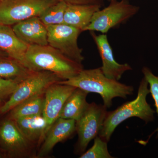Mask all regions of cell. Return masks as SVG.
Listing matches in <instances>:
<instances>
[{
	"label": "cell",
	"instance_id": "obj_1",
	"mask_svg": "<svg viewBox=\"0 0 158 158\" xmlns=\"http://www.w3.org/2000/svg\"><path fill=\"white\" fill-rule=\"evenodd\" d=\"M59 83L80 88L88 93L98 94L107 108L111 107L113 100L115 98H126L129 95H132L135 90L132 86L107 77L100 67L83 69L76 76Z\"/></svg>",
	"mask_w": 158,
	"mask_h": 158
},
{
	"label": "cell",
	"instance_id": "obj_2",
	"mask_svg": "<svg viewBox=\"0 0 158 158\" xmlns=\"http://www.w3.org/2000/svg\"><path fill=\"white\" fill-rule=\"evenodd\" d=\"M25 61L31 70L51 72L63 81L76 76L84 69L82 63L69 59L48 44L29 46Z\"/></svg>",
	"mask_w": 158,
	"mask_h": 158
},
{
	"label": "cell",
	"instance_id": "obj_3",
	"mask_svg": "<svg viewBox=\"0 0 158 158\" xmlns=\"http://www.w3.org/2000/svg\"><path fill=\"white\" fill-rule=\"evenodd\" d=\"M148 85L147 80L143 78L140 82L138 95L135 99L125 103L114 111L107 112L98 135L103 140L109 142L117 126L128 118L138 117L146 123L153 120L155 111L146 101L147 95L150 93Z\"/></svg>",
	"mask_w": 158,
	"mask_h": 158
},
{
	"label": "cell",
	"instance_id": "obj_4",
	"mask_svg": "<svg viewBox=\"0 0 158 158\" xmlns=\"http://www.w3.org/2000/svg\"><path fill=\"white\" fill-rule=\"evenodd\" d=\"M61 81L62 79L51 72H33L18 84L9 100L0 107V113H8L23 102L45 94L50 86Z\"/></svg>",
	"mask_w": 158,
	"mask_h": 158
},
{
	"label": "cell",
	"instance_id": "obj_5",
	"mask_svg": "<svg viewBox=\"0 0 158 158\" xmlns=\"http://www.w3.org/2000/svg\"><path fill=\"white\" fill-rule=\"evenodd\" d=\"M109 6L97 11L84 31L99 32L106 34L113 28L121 24L135 15L140 7L127 0H111Z\"/></svg>",
	"mask_w": 158,
	"mask_h": 158
},
{
	"label": "cell",
	"instance_id": "obj_6",
	"mask_svg": "<svg viewBox=\"0 0 158 158\" xmlns=\"http://www.w3.org/2000/svg\"><path fill=\"white\" fill-rule=\"evenodd\" d=\"M59 0H2L0 24L13 26L32 17L39 16Z\"/></svg>",
	"mask_w": 158,
	"mask_h": 158
},
{
	"label": "cell",
	"instance_id": "obj_7",
	"mask_svg": "<svg viewBox=\"0 0 158 158\" xmlns=\"http://www.w3.org/2000/svg\"><path fill=\"white\" fill-rule=\"evenodd\" d=\"M104 105L92 102L88 106L76 122L78 135L76 149L77 154H83L91 140L98 135L107 113Z\"/></svg>",
	"mask_w": 158,
	"mask_h": 158
},
{
	"label": "cell",
	"instance_id": "obj_8",
	"mask_svg": "<svg viewBox=\"0 0 158 158\" xmlns=\"http://www.w3.org/2000/svg\"><path fill=\"white\" fill-rule=\"evenodd\" d=\"M48 45L75 62L82 63L84 60L82 49L78 44V38L82 31L65 24L46 26Z\"/></svg>",
	"mask_w": 158,
	"mask_h": 158
},
{
	"label": "cell",
	"instance_id": "obj_9",
	"mask_svg": "<svg viewBox=\"0 0 158 158\" xmlns=\"http://www.w3.org/2000/svg\"><path fill=\"white\" fill-rule=\"evenodd\" d=\"M59 82L50 86L44 94L42 116L46 122V135L52 125L59 118L66 100L77 88Z\"/></svg>",
	"mask_w": 158,
	"mask_h": 158
},
{
	"label": "cell",
	"instance_id": "obj_10",
	"mask_svg": "<svg viewBox=\"0 0 158 158\" xmlns=\"http://www.w3.org/2000/svg\"><path fill=\"white\" fill-rule=\"evenodd\" d=\"M90 33L102 59L100 68L105 76L118 81L126 72L132 69L127 63L119 64L116 62L106 34L97 35L94 31H90Z\"/></svg>",
	"mask_w": 158,
	"mask_h": 158
},
{
	"label": "cell",
	"instance_id": "obj_11",
	"mask_svg": "<svg viewBox=\"0 0 158 158\" xmlns=\"http://www.w3.org/2000/svg\"><path fill=\"white\" fill-rule=\"evenodd\" d=\"M0 143L9 155L15 156L27 155L31 144L23 135L15 121L10 118L0 126Z\"/></svg>",
	"mask_w": 158,
	"mask_h": 158
},
{
	"label": "cell",
	"instance_id": "obj_12",
	"mask_svg": "<svg viewBox=\"0 0 158 158\" xmlns=\"http://www.w3.org/2000/svg\"><path fill=\"white\" fill-rule=\"evenodd\" d=\"M12 28L17 37L27 45L48 44L46 26L38 16L17 23Z\"/></svg>",
	"mask_w": 158,
	"mask_h": 158
},
{
	"label": "cell",
	"instance_id": "obj_13",
	"mask_svg": "<svg viewBox=\"0 0 158 158\" xmlns=\"http://www.w3.org/2000/svg\"><path fill=\"white\" fill-rule=\"evenodd\" d=\"M76 120L59 118L50 128L42 142L37 157L47 155L56 144L68 139L76 131Z\"/></svg>",
	"mask_w": 158,
	"mask_h": 158
},
{
	"label": "cell",
	"instance_id": "obj_14",
	"mask_svg": "<svg viewBox=\"0 0 158 158\" xmlns=\"http://www.w3.org/2000/svg\"><path fill=\"white\" fill-rule=\"evenodd\" d=\"M28 46L17 37L11 26L0 24L1 50L26 66L25 56Z\"/></svg>",
	"mask_w": 158,
	"mask_h": 158
},
{
	"label": "cell",
	"instance_id": "obj_15",
	"mask_svg": "<svg viewBox=\"0 0 158 158\" xmlns=\"http://www.w3.org/2000/svg\"><path fill=\"white\" fill-rule=\"evenodd\" d=\"M99 5H73L67 4L64 24L84 31L89 25L94 15L101 8Z\"/></svg>",
	"mask_w": 158,
	"mask_h": 158
},
{
	"label": "cell",
	"instance_id": "obj_16",
	"mask_svg": "<svg viewBox=\"0 0 158 158\" xmlns=\"http://www.w3.org/2000/svg\"><path fill=\"white\" fill-rule=\"evenodd\" d=\"M15 121L23 135L31 143L43 142L46 135L47 123L42 115L23 117Z\"/></svg>",
	"mask_w": 158,
	"mask_h": 158
},
{
	"label": "cell",
	"instance_id": "obj_17",
	"mask_svg": "<svg viewBox=\"0 0 158 158\" xmlns=\"http://www.w3.org/2000/svg\"><path fill=\"white\" fill-rule=\"evenodd\" d=\"M88 92L76 88L65 101L59 118L77 120L88 105L86 101Z\"/></svg>",
	"mask_w": 158,
	"mask_h": 158
},
{
	"label": "cell",
	"instance_id": "obj_18",
	"mask_svg": "<svg viewBox=\"0 0 158 158\" xmlns=\"http://www.w3.org/2000/svg\"><path fill=\"white\" fill-rule=\"evenodd\" d=\"M35 71L31 70L16 59L0 56V77L21 82Z\"/></svg>",
	"mask_w": 158,
	"mask_h": 158
},
{
	"label": "cell",
	"instance_id": "obj_19",
	"mask_svg": "<svg viewBox=\"0 0 158 158\" xmlns=\"http://www.w3.org/2000/svg\"><path fill=\"white\" fill-rule=\"evenodd\" d=\"M45 94L27 100L18 105L10 111L9 118L15 120L27 116L42 115Z\"/></svg>",
	"mask_w": 158,
	"mask_h": 158
},
{
	"label": "cell",
	"instance_id": "obj_20",
	"mask_svg": "<svg viewBox=\"0 0 158 158\" xmlns=\"http://www.w3.org/2000/svg\"><path fill=\"white\" fill-rule=\"evenodd\" d=\"M67 3L64 0L57 2L48 8L39 17L46 26L64 24V17Z\"/></svg>",
	"mask_w": 158,
	"mask_h": 158
},
{
	"label": "cell",
	"instance_id": "obj_21",
	"mask_svg": "<svg viewBox=\"0 0 158 158\" xmlns=\"http://www.w3.org/2000/svg\"><path fill=\"white\" fill-rule=\"evenodd\" d=\"M108 142L103 140L98 135L94 138L92 147L86 152L83 153L80 158H113L108 149Z\"/></svg>",
	"mask_w": 158,
	"mask_h": 158
},
{
	"label": "cell",
	"instance_id": "obj_22",
	"mask_svg": "<svg viewBox=\"0 0 158 158\" xmlns=\"http://www.w3.org/2000/svg\"><path fill=\"white\" fill-rule=\"evenodd\" d=\"M142 72L144 74V77L147 80L149 85L150 93L151 94L155 102L156 113L158 115V76L155 75L151 69L147 67H143ZM157 132L156 138H158V127L154 132Z\"/></svg>",
	"mask_w": 158,
	"mask_h": 158
},
{
	"label": "cell",
	"instance_id": "obj_23",
	"mask_svg": "<svg viewBox=\"0 0 158 158\" xmlns=\"http://www.w3.org/2000/svg\"><path fill=\"white\" fill-rule=\"evenodd\" d=\"M19 82L0 77V102L11 96Z\"/></svg>",
	"mask_w": 158,
	"mask_h": 158
},
{
	"label": "cell",
	"instance_id": "obj_24",
	"mask_svg": "<svg viewBox=\"0 0 158 158\" xmlns=\"http://www.w3.org/2000/svg\"><path fill=\"white\" fill-rule=\"evenodd\" d=\"M67 4L73 5H99L102 6L104 0H64Z\"/></svg>",
	"mask_w": 158,
	"mask_h": 158
},
{
	"label": "cell",
	"instance_id": "obj_25",
	"mask_svg": "<svg viewBox=\"0 0 158 158\" xmlns=\"http://www.w3.org/2000/svg\"><path fill=\"white\" fill-rule=\"evenodd\" d=\"M0 56H8L7 54L6 53H5V52H3L1 50H0Z\"/></svg>",
	"mask_w": 158,
	"mask_h": 158
},
{
	"label": "cell",
	"instance_id": "obj_26",
	"mask_svg": "<svg viewBox=\"0 0 158 158\" xmlns=\"http://www.w3.org/2000/svg\"><path fill=\"white\" fill-rule=\"evenodd\" d=\"M107 1H109V2H110V1H111V0H107ZM127 1H130V0H127Z\"/></svg>",
	"mask_w": 158,
	"mask_h": 158
},
{
	"label": "cell",
	"instance_id": "obj_27",
	"mask_svg": "<svg viewBox=\"0 0 158 158\" xmlns=\"http://www.w3.org/2000/svg\"><path fill=\"white\" fill-rule=\"evenodd\" d=\"M2 157V156L1 155V154H0V158Z\"/></svg>",
	"mask_w": 158,
	"mask_h": 158
},
{
	"label": "cell",
	"instance_id": "obj_28",
	"mask_svg": "<svg viewBox=\"0 0 158 158\" xmlns=\"http://www.w3.org/2000/svg\"><path fill=\"white\" fill-rule=\"evenodd\" d=\"M1 1H2V0H0V2H1Z\"/></svg>",
	"mask_w": 158,
	"mask_h": 158
},
{
	"label": "cell",
	"instance_id": "obj_29",
	"mask_svg": "<svg viewBox=\"0 0 158 158\" xmlns=\"http://www.w3.org/2000/svg\"><path fill=\"white\" fill-rule=\"evenodd\" d=\"M0 103H1V102H0ZM0 107H1V106H0Z\"/></svg>",
	"mask_w": 158,
	"mask_h": 158
}]
</instances>
